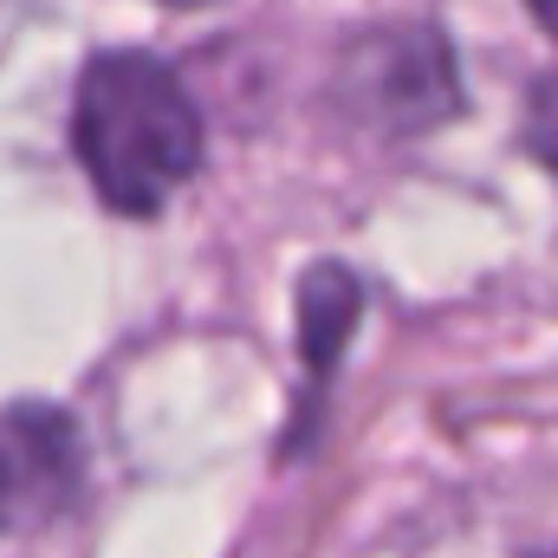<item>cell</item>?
<instances>
[{"label": "cell", "mask_w": 558, "mask_h": 558, "mask_svg": "<svg viewBox=\"0 0 558 558\" xmlns=\"http://www.w3.org/2000/svg\"><path fill=\"white\" fill-rule=\"evenodd\" d=\"M526 7H533V20H539V26L558 39V0H526Z\"/></svg>", "instance_id": "obj_6"}, {"label": "cell", "mask_w": 558, "mask_h": 558, "mask_svg": "<svg viewBox=\"0 0 558 558\" xmlns=\"http://www.w3.org/2000/svg\"><path fill=\"white\" fill-rule=\"evenodd\" d=\"M331 98L371 137H422L461 111V72L435 26L390 20V26L357 33L338 52Z\"/></svg>", "instance_id": "obj_2"}, {"label": "cell", "mask_w": 558, "mask_h": 558, "mask_svg": "<svg viewBox=\"0 0 558 558\" xmlns=\"http://www.w3.org/2000/svg\"><path fill=\"white\" fill-rule=\"evenodd\" d=\"M169 7H202V0H169Z\"/></svg>", "instance_id": "obj_7"}, {"label": "cell", "mask_w": 558, "mask_h": 558, "mask_svg": "<svg viewBox=\"0 0 558 558\" xmlns=\"http://www.w3.org/2000/svg\"><path fill=\"white\" fill-rule=\"evenodd\" d=\"M72 143L118 215H156L202 169V118L182 78L149 52H105L78 78Z\"/></svg>", "instance_id": "obj_1"}, {"label": "cell", "mask_w": 558, "mask_h": 558, "mask_svg": "<svg viewBox=\"0 0 558 558\" xmlns=\"http://www.w3.org/2000/svg\"><path fill=\"white\" fill-rule=\"evenodd\" d=\"M357 312H364V292L344 267H312L299 286V351L305 364L325 377L344 351V338L357 331Z\"/></svg>", "instance_id": "obj_4"}, {"label": "cell", "mask_w": 558, "mask_h": 558, "mask_svg": "<svg viewBox=\"0 0 558 558\" xmlns=\"http://www.w3.org/2000/svg\"><path fill=\"white\" fill-rule=\"evenodd\" d=\"M526 143H533V156L558 169V65L533 85V105H526Z\"/></svg>", "instance_id": "obj_5"}, {"label": "cell", "mask_w": 558, "mask_h": 558, "mask_svg": "<svg viewBox=\"0 0 558 558\" xmlns=\"http://www.w3.org/2000/svg\"><path fill=\"white\" fill-rule=\"evenodd\" d=\"M85 487V441L78 422L52 403L0 410V533L52 526Z\"/></svg>", "instance_id": "obj_3"}]
</instances>
